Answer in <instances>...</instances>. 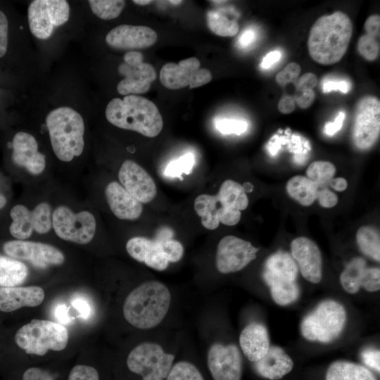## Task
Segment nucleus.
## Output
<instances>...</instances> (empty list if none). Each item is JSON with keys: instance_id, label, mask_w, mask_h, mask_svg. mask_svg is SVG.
<instances>
[{"instance_id": "7ed1b4c3", "label": "nucleus", "mask_w": 380, "mask_h": 380, "mask_svg": "<svg viewBox=\"0 0 380 380\" xmlns=\"http://www.w3.org/2000/svg\"><path fill=\"white\" fill-rule=\"evenodd\" d=\"M171 303L168 288L158 281H148L127 296L123 315L133 327L146 329L158 325L166 316Z\"/></svg>"}, {"instance_id": "ea45409f", "label": "nucleus", "mask_w": 380, "mask_h": 380, "mask_svg": "<svg viewBox=\"0 0 380 380\" xmlns=\"http://www.w3.org/2000/svg\"><path fill=\"white\" fill-rule=\"evenodd\" d=\"M155 239L159 242L161 251L169 262H176L182 258L184 248L179 241L172 238L165 239L156 238Z\"/></svg>"}, {"instance_id": "c03bdc74", "label": "nucleus", "mask_w": 380, "mask_h": 380, "mask_svg": "<svg viewBox=\"0 0 380 380\" xmlns=\"http://www.w3.org/2000/svg\"><path fill=\"white\" fill-rule=\"evenodd\" d=\"M361 358L366 366L379 373L380 352L379 350L367 348L361 353Z\"/></svg>"}, {"instance_id": "ddd939ff", "label": "nucleus", "mask_w": 380, "mask_h": 380, "mask_svg": "<svg viewBox=\"0 0 380 380\" xmlns=\"http://www.w3.org/2000/svg\"><path fill=\"white\" fill-rule=\"evenodd\" d=\"M123 63L118 68L124 78L118 84L117 91L123 96L146 93L156 78V72L152 65L144 62L142 53L129 51L123 57Z\"/></svg>"}, {"instance_id": "f704fd0d", "label": "nucleus", "mask_w": 380, "mask_h": 380, "mask_svg": "<svg viewBox=\"0 0 380 380\" xmlns=\"http://www.w3.org/2000/svg\"><path fill=\"white\" fill-rule=\"evenodd\" d=\"M336 173V167L331 163L318 160L312 163L306 170L308 178L319 186L329 184Z\"/></svg>"}, {"instance_id": "13d9d810", "label": "nucleus", "mask_w": 380, "mask_h": 380, "mask_svg": "<svg viewBox=\"0 0 380 380\" xmlns=\"http://www.w3.org/2000/svg\"><path fill=\"white\" fill-rule=\"evenodd\" d=\"M54 316L62 325L68 324L72 320L69 315V308L65 304H59L56 307Z\"/></svg>"}, {"instance_id": "e433bc0d", "label": "nucleus", "mask_w": 380, "mask_h": 380, "mask_svg": "<svg viewBox=\"0 0 380 380\" xmlns=\"http://www.w3.org/2000/svg\"><path fill=\"white\" fill-rule=\"evenodd\" d=\"M167 380H204L197 367L191 362L181 361L172 365Z\"/></svg>"}, {"instance_id": "4d7b16f0", "label": "nucleus", "mask_w": 380, "mask_h": 380, "mask_svg": "<svg viewBox=\"0 0 380 380\" xmlns=\"http://www.w3.org/2000/svg\"><path fill=\"white\" fill-rule=\"evenodd\" d=\"M296 108V103L293 96H284L278 103L279 110L284 114H289L292 113Z\"/></svg>"}, {"instance_id": "052dcab7", "label": "nucleus", "mask_w": 380, "mask_h": 380, "mask_svg": "<svg viewBox=\"0 0 380 380\" xmlns=\"http://www.w3.org/2000/svg\"><path fill=\"white\" fill-rule=\"evenodd\" d=\"M329 184L333 189L338 191H343L348 187V182L343 177L332 178Z\"/></svg>"}, {"instance_id": "6e6552de", "label": "nucleus", "mask_w": 380, "mask_h": 380, "mask_svg": "<svg viewBox=\"0 0 380 380\" xmlns=\"http://www.w3.org/2000/svg\"><path fill=\"white\" fill-rule=\"evenodd\" d=\"M248 205V198L242 185L232 179L225 180L216 195L201 194L196 198V207L201 217L217 225L224 218Z\"/></svg>"}, {"instance_id": "79ce46f5", "label": "nucleus", "mask_w": 380, "mask_h": 380, "mask_svg": "<svg viewBox=\"0 0 380 380\" xmlns=\"http://www.w3.org/2000/svg\"><path fill=\"white\" fill-rule=\"evenodd\" d=\"M300 70V67L298 63H290L277 74L276 81L281 86L289 83H295L298 79Z\"/></svg>"}, {"instance_id": "6e6d98bb", "label": "nucleus", "mask_w": 380, "mask_h": 380, "mask_svg": "<svg viewBox=\"0 0 380 380\" xmlns=\"http://www.w3.org/2000/svg\"><path fill=\"white\" fill-rule=\"evenodd\" d=\"M289 141L288 138L275 134L270 139L267 145V151L272 156H275L281 148V145L289 143Z\"/></svg>"}, {"instance_id": "f257e3e1", "label": "nucleus", "mask_w": 380, "mask_h": 380, "mask_svg": "<svg viewBox=\"0 0 380 380\" xmlns=\"http://www.w3.org/2000/svg\"><path fill=\"white\" fill-rule=\"evenodd\" d=\"M353 31L350 18L342 11L321 16L310 30L308 49L310 57L321 65L338 63L347 51Z\"/></svg>"}, {"instance_id": "a211bd4d", "label": "nucleus", "mask_w": 380, "mask_h": 380, "mask_svg": "<svg viewBox=\"0 0 380 380\" xmlns=\"http://www.w3.org/2000/svg\"><path fill=\"white\" fill-rule=\"evenodd\" d=\"M343 289L350 294L357 293L361 288L368 292L380 289V270L369 267L362 258H355L345 267L340 275Z\"/></svg>"}, {"instance_id": "4468645a", "label": "nucleus", "mask_w": 380, "mask_h": 380, "mask_svg": "<svg viewBox=\"0 0 380 380\" xmlns=\"http://www.w3.org/2000/svg\"><path fill=\"white\" fill-rule=\"evenodd\" d=\"M200 66L199 60L195 57L183 59L178 63H166L160 72V82L173 90L187 86L192 89L205 85L211 81L212 74Z\"/></svg>"}, {"instance_id": "de8ad7c7", "label": "nucleus", "mask_w": 380, "mask_h": 380, "mask_svg": "<svg viewBox=\"0 0 380 380\" xmlns=\"http://www.w3.org/2000/svg\"><path fill=\"white\" fill-rule=\"evenodd\" d=\"M319 205L325 208L334 207L338 203L336 194L328 189H322L317 191V198Z\"/></svg>"}, {"instance_id": "603ef678", "label": "nucleus", "mask_w": 380, "mask_h": 380, "mask_svg": "<svg viewBox=\"0 0 380 380\" xmlns=\"http://www.w3.org/2000/svg\"><path fill=\"white\" fill-rule=\"evenodd\" d=\"M350 85L349 82L345 80H329L322 84V91L324 93L338 90L346 94L350 91Z\"/></svg>"}, {"instance_id": "864d4df0", "label": "nucleus", "mask_w": 380, "mask_h": 380, "mask_svg": "<svg viewBox=\"0 0 380 380\" xmlns=\"http://www.w3.org/2000/svg\"><path fill=\"white\" fill-rule=\"evenodd\" d=\"M365 33L379 37L380 34V15L374 14L369 16L365 22Z\"/></svg>"}, {"instance_id": "2f4dec72", "label": "nucleus", "mask_w": 380, "mask_h": 380, "mask_svg": "<svg viewBox=\"0 0 380 380\" xmlns=\"http://www.w3.org/2000/svg\"><path fill=\"white\" fill-rule=\"evenodd\" d=\"M356 241L364 255L379 262L380 235L377 229L371 226L360 227L356 233Z\"/></svg>"}, {"instance_id": "0eeeda50", "label": "nucleus", "mask_w": 380, "mask_h": 380, "mask_svg": "<svg viewBox=\"0 0 380 380\" xmlns=\"http://www.w3.org/2000/svg\"><path fill=\"white\" fill-rule=\"evenodd\" d=\"M68 331L61 324L32 319L15 335L16 344L27 354L44 355L49 350L61 351L68 342Z\"/></svg>"}, {"instance_id": "680f3d73", "label": "nucleus", "mask_w": 380, "mask_h": 380, "mask_svg": "<svg viewBox=\"0 0 380 380\" xmlns=\"http://www.w3.org/2000/svg\"><path fill=\"white\" fill-rule=\"evenodd\" d=\"M255 34L253 30H248L244 31L239 39V42L242 46H247L253 42Z\"/></svg>"}, {"instance_id": "b1692460", "label": "nucleus", "mask_w": 380, "mask_h": 380, "mask_svg": "<svg viewBox=\"0 0 380 380\" xmlns=\"http://www.w3.org/2000/svg\"><path fill=\"white\" fill-rule=\"evenodd\" d=\"M126 250L132 258L156 270L163 271L168 267L169 261L156 239L144 236L131 238L127 242Z\"/></svg>"}, {"instance_id": "4be33fe9", "label": "nucleus", "mask_w": 380, "mask_h": 380, "mask_svg": "<svg viewBox=\"0 0 380 380\" xmlns=\"http://www.w3.org/2000/svg\"><path fill=\"white\" fill-rule=\"evenodd\" d=\"M12 159L15 164L25 168L32 175H39L45 169V156L38 151L35 138L25 132L16 133L12 141Z\"/></svg>"}, {"instance_id": "4c0bfd02", "label": "nucleus", "mask_w": 380, "mask_h": 380, "mask_svg": "<svg viewBox=\"0 0 380 380\" xmlns=\"http://www.w3.org/2000/svg\"><path fill=\"white\" fill-rule=\"evenodd\" d=\"M379 37L365 34L357 41V51L367 61H375L379 56L380 44Z\"/></svg>"}, {"instance_id": "0e129e2a", "label": "nucleus", "mask_w": 380, "mask_h": 380, "mask_svg": "<svg viewBox=\"0 0 380 380\" xmlns=\"http://www.w3.org/2000/svg\"><path fill=\"white\" fill-rule=\"evenodd\" d=\"M244 191L246 193L251 192L253 189V186L250 182H246L243 185H242Z\"/></svg>"}, {"instance_id": "49530a36", "label": "nucleus", "mask_w": 380, "mask_h": 380, "mask_svg": "<svg viewBox=\"0 0 380 380\" xmlns=\"http://www.w3.org/2000/svg\"><path fill=\"white\" fill-rule=\"evenodd\" d=\"M72 306L77 310L80 316L87 319L92 313L91 306L88 300L84 297H75L71 300Z\"/></svg>"}, {"instance_id": "a19ab883", "label": "nucleus", "mask_w": 380, "mask_h": 380, "mask_svg": "<svg viewBox=\"0 0 380 380\" xmlns=\"http://www.w3.org/2000/svg\"><path fill=\"white\" fill-rule=\"evenodd\" d=\"M217 129L222 134L240 135L248 129V123L243 120L234 119H217L215 121Z\"/></svg>"}, {"instance_id": "5fc2aeb1", "label": "nucleus", "mask_w": 380, "mask_h": 380, "mask_svg": "<svg viewBox=\"0 0 380 380\" xmlns=\"http://www.w3.org/2000/svg\"><path fill=\"white\" fill-rule=\"evenodd\" d=\"M346 117L343 111H340L334 122H327L324 127V132L328 136H333L338 132L342 126Z\"/></svg>"}, {"instance_id": "1a4fd4ad", "label": "nucleus", "mask_w": 380, "mask_h": 380, "mask_svg": "<svg viewBox=\"0 0 380 380\" xmlns=\"http://www.w3.org/2000/svg\"><path fill=\"white\" fill-rule=\"evenodd\" d=\"M175 356L165 353L154 343H142L129 353L128 369L142 376V380H164L172 367Z\"/></svg>"}, {"instance_id": "69168bd1", "label": "nucleus", "mask_w": 380, "mask_h": 380, "mask_svg": "<svg viewBox=\"0 0 380 380\" xmlns=\"http://www.w3.org/2000/svg\"><path fill=\"white\" fill-rule=\"evenodd\" d=\"M6 203V197L0 193V209L2 208Z\"/></svg>"}, {"instance_id": "dca6fc26", "label": "nucleus", "mask_w": 380, "mask_h": 380, "mask_svg": "<svg viewBox=\"0 0 380 380\" xmlns=\"http://www.w3.org/2000/svg\"><path fill=\"white\" fill-rule=\"evenodd\" d=\"M3 249L8 255L29 261L39 268L59 265L65 260L64 255L58 248L40 242L24 240L10 241L4 243Z\"/></svg>"}, {"instance_id": "412c9836", "label": "nucleus", "mask_w": 380, "mask_h": 380, "mask_svg": "<svg viewBox=\"0 0 380 380\" xmlns=\"http://www.w3.org/2000/svg\"><path fill=\"white\" fill-rule=\"evenodd\" d=\"M291 251L302 276L312 284L319 283L322 278V260L317 245L307 237L300 236L291 241Z\"/></svg>"}, {"instance_id": "c85d7f7f", "label": "nucleus", "mask_w": 380, "mask_h": 380, "mask_svg": "<svg viewBox=\"0 0 380 380\" xmlns=\"http://www.w3.org/2000/svg\"><path fill=\"white\" fill-rule=\"evenodd\" d=\"M318 188L317 184L301 175L291 177L286 184L289 195L304 206H309L315 201Z\"/></svg>"}, {"instance_id": "5701e85b", "label": "nucleus", "mask_w": 380, "mask_h": 380, "mask_svg": "<svg viewBox=\"0 0 380 380\" xmlns=\"http://www.w3.org/2000/svg\"><path fill=\"white\" fill-rule=\"evenodd\" d=\"M105 195L110 209L118 218L135 220L141 216L142 203L118 182H110L106 187Z\"/></svg>"}, {"instance_id": "aec40b11", "label": "nucleus", "mask_w": 380, "mask_h": 380, "mask_svg": "<svg viewBox=\"0 0 380 380\" xmlns=\"http://www.w3.org/2000/svg\"><path fill=\"white\" fill-rule=\"evenodd\" d=\"M118 179L121 185L141 203L151 201L156 195L157 188L153 178L133 160H127L122 164Z\"/></svg>"}, {"instance_id": "423d86ee", "label": "nucleus", "mask_w": 380, "mask_h": 380, "mask_svg": "<svg viewBox=\"0 0 380 380\" xmlns=\"http://www.w3.org/2000/svg\"><path fill=\"white\" fill-rule=\"evenodd\" d=\"M347 321L345 307L333 299L320 302L300 324L303 337L310 341L329 343L342 334Z\"/></svg>"}, {"instance_id": "6ab92c4d", "label": "nucleus", "mask_w": 380, "mask_h": 380, "mask_svg": "<svg viewBox=\"0 0 380 380\" xmlns=\"http://www.w3.org/2000/svg\"><path fill=\"white\" fill-rule=\"evenodd\" d=\"M105 39L112 48L129 51L153 46L158 36L155 30L147 26L120 25L110 30Z\"/></svg>"}, {"instance_id": "393cba45", "label": "nucleus", "mask_w": 380, "mask_h": 380, "mask_svg": "<svg viewBox=\"0 0 380 380\" xmlns=\"http://www.w3.org/2000/svg\"><path fill=\"white\" fill-rule=\"evenodd\" d=\"M44 290L37 286L0 287V311L9 312L23 307H36L44 299Z\"/></svg>"}, {"instance_id": "09e8293b", "label": "nucleus", "mask_w": 380, "mask_h": 380, "mask_svg": "<svg viewBox=\"0 0 380 380\" xmlns=\"http://www.w3.org/2000/svg\"><path fill=\"white\" fill-rule=\"evenodd\" d=\"M295 103L301 108H307L310 106L315 99V93L313 89H307L296 91L293 96Z\"/></svg>"}, {"instance_id": "20e7f679", "label": "nucleus", "mask_w": 380, "mask_h": 380, "mask_svg": "<svg viewBox=\"0 0 380 380\" xmlns=\"http://www.w3.org/2000/svg\"><path fill=\"white\" fill-rule=\"evenodd\" d=\"M51 147L61 161L80 156L84 147V122L82 115L69 106H60L46 117Z\"/></svg>"}, {"instance_id": "58836bf2", "label": "nucleus", "mask_w": 380, "mask_h": 380, "mask_svg": "<svg viewBox=\"0 0 380 380\" xmlns=\"http://www.w3.org/2000/svg\"><path fill=\"white\" fill-rule=\"evenodd\" d=\"M194 165V156L187 153L168 163L165 175L170 177H181L182 174H189Z\"/></svg>"}, {"instance_id": "9d476101", "label": "nucleus", "mask_w": 380, "mask_h": 380, "mask_svg": "<svg viewBox=\"0 0 380 380\" xmlns=\"http://www.w3.org/2000/svg\"><path fill=\"white\" fill-rule=\"evenodd\" d=\"M380 132V101L372 95L361 97L354 108L352 140L362 151L369 149L377 141Z\"/></svg>"}, {"instance_id": "bb28decb", "label": "nucleus", "mask_w": 380, "mask_h": 380, "mask_svg": "<svg viewBox=\"0 0 380 380\" xmlns=\"http://www.w3.org/2000/svg\"><path fill=\"white\" fill-rule=\"evenodd\" d=\"M254 368L265 379L279 380L292 371L293 362L282 348L273 346L262 359L255 362Z\"/></svg>"}, {"instance_id": "8fccbe9b", "label": "nucleus", "mask_w": 380, "mask_h": 380, "mask_svg": "<svg viewBox=\"0 0 380 380\" xmlns=\"http://www.w3.org/2000/svg\"><path fill=\"white\" fill-rule=\"evenodd\" d=\"M317 82V76L312 72H307L300 77L296 82V91L313 89Z\"/></svg>"}, {"instance_id": "7c9ffc66", "label": "nucleus", "mask_w": 380, "mask_h": 380, "mask_svg": "<svg viewBox=\"0 0 380 380\" xmlns=\"http://www.w3.org/2000/svg\"><path fill=\"white\" fill-rule=\"evenodd\" d=\"M10 215L13 220L9 229L11 235L19 240L28 239L34 230L32 212L23 205H16Z\"/></svg>"}, {"instance_id": "cd10ccee", "label": "nucleus", "mask_w": 380, "mask_h": 380, "mask_svg": "<svg viewBox=\"0 0 380 380\" xmlns=\"http://www.w3.org/2000/svg\"><path fill=\"white\" fill-rule=\"evenodd\" d=\"M325 380H377L373 372L360 364L346 360L332 362L326 372Z\"/></svg>"}, {"instance_id": "f8f14e48", "label": "nucleus", "mask_w": 380, "mask_h": 380, "mask_svg": "<svg viewBox=\"0 0 380 380\" xmlns=\"http://www.w3.org/2000/svg\"><path fill=\"white\" fill-rule=\"evenodd\" d=\"M52 226L61 239L86 244L94 238L96 223L94 216L89 211L73 213L68 207H57L52 215Z\"/></svg>"}, {"instance_id": "39448f33", "label": "nucleus", "mask_w": 380, "mask_h": 380, "mask_svg": "<svg viewBox=\"0 0 380 380\" xmlns=\"http://www.w3.org/2000/svg\"><path fill=\"white\" fill-rule=\"evenodd\" d=\"M298 273L297 264L289 253L277 251L267 258L262 277L276 304L286 306L298 300L300 293Z\"/></svg>"}, {"instance_id": "338daca9", "label": "nucleus", "mask_w": 380, "mask_h": 380, "mask_svg": "<svg viewBox=\"0 0 380 380\" xmlns=\"http://www.w3.org/2000/svg\"><path fill=\"white\" fill-rule=\"evenodd\" d=\"M168 2H170L172 4L177 5L182 2V1H169Z\"/></svg>"}, {"instance_id": "a18cd8bd", "label": "nucleus", "mask_w": 380, "mask_h": 380, "mask_svg": "<svg viewBox=\"0 0 380 380\" xmlns=\"http://www.w3.org/2000/svg\"><path fill=\"white\" fill-rule=\"evenodd\" d=\"M8 22L7 17L0 10V58L3 57L8 48Z\"/></svg>"}, {"instance_id": "72a5a7b5", "label": "nucleus", "mask_w": 380, "mask_h": 380, "mask_svg": "<svg viewBox=\"0 0 380 380\" xmlns=\"http://www.w3.org/2000/svg\"><path fill=\"white\" fill-rule=\"evenodd\" d=\"M92 13L102 20H113L122 13L125 1L122 0H89Z\"/></svg>"}, {"instance_id": "9b49d317", "label": "nucleus", "mask_w": 380, "mask_h": 380, "mask_svg": "<svg viewBox=\"0 0 380 380\" xmlns=\"http://www.w3.org/2000/svg\"><path fill=\"white\" fill-rule=\"evenodd\" d=\"M70 18V5L65 0H34L27 9L31 33L37 39L49 38L56 27L66 23Z\"/></svg>"}, {"instance_id": "37998d69", "label": "nucleus", "mask_w": 380, "mask_h": 380, "mask_svg": "<svg viewBox=\"0 0 380 380\" xmlns=\"http://www.w3.org/2000/svg\"><path fill=\"white\" fill-rule=\"evenodd\" d=\"M68 380H99L96 369L91 366L77 365L70 372Z\"/></svg>"}, {"instance_id": "f3484780", "label": "nucleus", "mask_w": 380, "mask_h": 380, "mask_svg": "<svg viewBox=\"0 0 380 380\" xmlns=\"http://www.w3.org/2000/svg\"><path fill=\"white\" fill-rule=\"evenodd\" d=\"M207 362L214 380L241 379L242 359L234 344H213L208 350Z\"/></svg>"}, {"instance_id": "a878e982", "label": "nucleus", "mask_w": 380, "mask_h": 380, "mask_svg": "<svg viewBox=\"0 0 380 380\" xmlns=\"http://www.w3.org/2000/svg\"><path fill=\"white\" fill-rule=\"evenodd\" d=\"M239 345L243 355L251 362L262 359L270 347L265 326L256 322L249 323L240 334Z\"/></svg>"}, {"instance_id": "c756f323", "label": "nucleus", "mask_w": 380, "mask_h": 380, "mask_svg": "<svg viewBox=\"0 0 380 380\" xmlns=\"http://www.w3.org/2000/svg\"><path fill=\"white\" fill-rule=\"evenodd\" d=\"M27 267L22 262L0 255V287H13L24 282Z\"/></svg>"}, {"instance_id": "f03ea898", "label": "nucleus", "mask_w": 380, "mask_h": 380, "mask_svg": "<svg viewBox=\"0 0 380 380\" xmlns=\"http://www.w3.org/2000/svg\"><path fill=\"white\" fill-rule=\"evenodd\" d=\"M105 115L107 120L115 127L134 131L147 137H155L163 129V118L156 105L138 95L111 99L106 108Z\"/></svg>"}, {"instance_id": "e2e57ef3", "label": "nucleus", "mask_w": 380, "mask_h": 380, "mask_svg": "<svg viewBox=\"0 0 380 380\" xmlns=\"http://www.w3.org/2000/svg\"><path fill=\"white\" fill-rule=\"evenodd\" d=\"M153 2V1H150V0H134L133 1V3L137 5H140V6L148 5Z\"/></svg>"}, {"instance_id": "3c124183", "label": "nucleus", "mask_w": 380, "mask_h": 380, "mask_svg": "<svg viewBox=\"0 0 380 380\" xmlns=\"http://www.w3.org/2000/svg\"><path fill=\"white\" fill-rule=\"evenodd\" d=\"M23 380H54L53 376L38 367H30L25 371Z\"/></svg>"}, {"instance_id": "bf43d9fd", "label": "nucleus", "mask_w": 380, "mask_h": 380, "mask_svg": "<svg viewBox=\"0 0 380 380\" xmlns=\"http://www.w3.org/2000/svg\"><path fill=\"white\" fill-rule=\"evenodd\" d=\"M281 54L279 51H272L268 53L261 63V67L264 69L270 68L276 63L281 58Z\"/></svg>"}, {"instance_id": "473e14b6", "label": "nucleus", "mask_w": 380, "mask_h": 380, "mask_svg": "<svg viewBox=\"0 0 380 380\" xmlns=\"http://www.w3.org/2000/svg\"><path fill=\"white\" fill-rule=\"evenodd\" d=\"M207 25L210 30L220 37H234L239 30L238 23L224 14L210 10L206 14Z\"/></svg>"}, {"instance_id": "c9c22d12", "label": "nucleus", "mask_w": 380, "mask_h": 380, "mask_svg": "<svg viewBox=\"0 0 380 380\" xmlns=\"http://www.w3.org/2000/svg\"><path fill=\"white\" fill-rule=\"evenodd\" d=\"M33 229L39 234H46L52 227L51 208L49 203H39L31 211Z\"/></svg>"}, {"instance_id": "2eb2a0df", "label": "nucleus", "mask_w": 380, "mask_h": 380, "mask_svg": "<svg viewBox=\"0 0 380 380\" xmlns=\"http://www.w3.org/2000/svg\"><path fill=\"white\" fill-rule=\"evenodd\" d=\"M258 251L250 241L232 235L225 236L217 245V270L222 274L240 271L256 258Z\"/></svg>"}]
</instances>
